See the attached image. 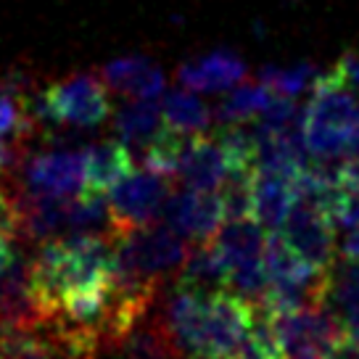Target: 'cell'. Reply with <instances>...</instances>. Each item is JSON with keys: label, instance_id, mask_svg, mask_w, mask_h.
Here are the masks:
<instances>
[{"label": "cell", "instance_id": "obj_8", "mask_svg": "<svg viewBox=\"0 0 359 359\" xmlns=\"http://www.w3.org/2000/svg\"><path fill=\"white\" fill-rule=\"evenodd\" d=\"M161 214L175 233L193 243L212 241L224 222L219 196L214 191H196V188H182L172 193Z\"/></svg>", "mask_w": 359, "mask_h": 359}, {"label": "cell", "instance_id": "obj_26", "mask_svg": "<svg viewBox=\"0 0 359 359\" xmlns=\"http://www.w3.org/2000/svg\"><path fill=\"white\" fill-rule=\"evenodd\" d=\"M16 257V251L11 248V241H6V238H0V272L8 267Z\"/></svg>", "mask_w": 359, "mask_h": 359}, {"label": "cell", "instance_id": "obj_23", "mask_svg": "<svg viewBox=\"0 0 359 359\" xmlns=\"http://www.w3.org/2000/svg\"><path fill=\"white\" fill-rule=\"evenodd\" d=\"M338 254H341V259H348V262H359V222L341 227Z\"/></svg>", "mask_w": 359, "mask_h": 359}, {"label": "cell", "instance_id": "obj_17", "mask_svg": "<svg viewBox=\"0 0 359 359\" xmlns=\"http://www.w3.org/2000/svg\"><path fill=\"white\" fill-rule=\"evenodd\" d=\"M161 103L156 101H130L127 106H122L116 116H114V133L122 140L124 146L140 148L146 151L156 135L164 130L161 127Z\"/></svg>", "mask_w": 359, "mask_h": 359}, {"label": "cell", "instance_id": "obj_7", "mask_svg": "<svg viewBox=\"0 0 359 359\" xmlns=\"http://www.w3.org/2000/svg\"><path fill=\"white\" fill-rule=\"evenodd\" d=\"M22 191L45 196H77L85 191L82 151H43L22 161Z\"/></svg>", "mask_w": 359, "mask_h": 359}, {"label": "cell", "instance_id": "obj_5", "mask_svg": "<svg viewBox=\"0 0 359 359\" xmlns=\"http://www.w3.org/2000/svg\"><path fill=\"white\" fill-rule=\"evenodd\" d=\"M45 98L58 127L72 124L95 130L111 116L109 88L95 74H72L67 79L50 82L45 85Z\"/></svg>", "mask_w": 359, "mask_h": 359}, {"label": "cell", "instance_id": "obj_10", "mask_svg": "<svg viewBox=\"0 0 359 359\" xmlns=\"http://www.w3.org/2000/svg\"><path fill=\"white\" fill-rule=\"evenodd\" d=\"M246 77L243 58L233 50H212L177 69V82L193 93H227Z\"/></svg>", "mask_w": 359, "mask_h": 359}, {"label": "cell", "instance_id": "obj_24", "mask_svg": "<svg viewBox=\"0 0 359 359\" xmlns=\"http://www.w3.org/2000/svg\"><path fill=\"white\" fill-rule=\"evenodd\" d=\"M336 72L348 85V90L359 93V53H346V56L338 61Z\"/></svg>", "mask_w": 359, "mask_h": 359}, {"label": "cell", "instance_id": "obj_13", "mask_svg": "<svg viewBox=\"0 0 359 359\" xmlns=\"http://www.w3.org/2000/svg\"><path fill=\"white\" fill-rule=\"evenodd\" d=\"M296 201V177L275 175V172H257L254 169V201L251 217L264 230H280L285 217Z\"/></svg>", "mask_w": 359, "mask_h": 359}, {"label": "cell", "instance_id": "obj_2", "mask_svg": "<svg viewBox=\"0 0 359 359\" xmlns=\"http://www.w3.org/2000/svg\"><path fill=\"white\" fill-rule=\"evenodd\" d=\"M185 238L175 233L167 222H151L143 227L114 236V269L143 280L161 283L164 275L180 269L188 257Z\"/></svg>", "mask_w": 359, "mask_h": 359}, {"label": "cell", "instance_id": "obj_1", "mask_svg": "<svg viewBox=\"0 0 359 359\" xmlns=\"http://www.w3.org/2000/svg\"><path fill=\"white\" fill-rule=\"evenodd\" d=\"M357 116V101L336 69L317 74L309 106L302 111L306 154L312 158H344Z\"/></svg>", "mask_w": 359, "mask_h": 359}, {"label": "cell", "instance_id": "obj_18", "mask_svg": "<svg viewBox=\"0 0 359 359\" xmlns=\"http://www.w3.org/2000/svg\"><path fill=\"white\" fill-rule=\"evenodd\" d=\"M161 119L164 127L180 135H198L209 130L214 114L193 90H169L161 95Z\"/></svg>", "mask_w": 359, "mask_h": 359}, {"label": "cell", "instance_id": "obj_6", "mask_svg": "<svg viewBox=\"0 0 359 359\" xmlns=\"http://www.w3.org/2000/svg\"><path fill=\"white\" fill-rule=\"evenodd\" d=\"M280 236L314 269L327 272V269L336 264V254H338L336 224L330 219V214L325 209H320L317 203L296 198L280 227Z\"/></svg>", "mask_w": 359, "mask_h": 359}, {"label": "cell", "instance_id": "obj_16", "mask_svg": "<svg viewBox=\"0 0 359 359\" xmlns=\"http://www.w3.org/2000/svg\"><path fill=\"white\" fill-rule=\"evenodd\" d=\"M177 285L191 288L198 293H219L227 291V267H224L219 251L214 241L196 243L193 251H188L185 262L180 264Z\"/></svg>", "mask_w": 359, "mask_h": 359}, {"label": "cell", "instance_id": "obj_27", "mask_svg": "<svg viewBox=\"0 0 359 359\" xmlns=\"http://www.w3.org/2000/svg\"><path fill=\"white\" fill-rule=\"evenodd\" d=\"M344 156H359V116H357V124H354V133L348 137V146Z\"/></svg>", "mask_w": 359, "mask_h": 359}, {"label": "cell", "instance_id": "obj_11", "mask_svg": "<svg viewBox=\"0 0 359 359\" xmlns=\"http://www.w3.org/2000/svg\"><path fill=\"white\" fill-rule=\"evenodd\" d=\"M101 79L106 88L127 95L130 101H156L164 95L167 85L164 72L143 56L114 58L111 64L101 69Z\"/></svg>", "mask_w": 359, "mask_h": 359}, {"label": "cell", "instance_id": "obj_20", "mask_svg": "<svg viewBox=\"0 0 359 359\" xmlns=\"http://www.w3.org/2000/svg\"><path fill=\"white\" fill-rule=\"evenodd\" d=\"M69 233H82V236H111V212H109V198L106 193L82 191L72 196L69 201Z\"/></svg>", "mask_w": 359, "mask_h": 359}, {"label": "cell", "instance_id": "obj_22", "mask_svg": "<svg viewBox=\"0 0 359 359\" xmlns=\"http://www.w3.org/2000/svg\"><path fill=\"white\" fill-rule=\"evenodd\" d=\"M0 238L19 241L22 238V214H19V196L8 191L6 182H0Z\"/></svg>", "mask_w": 359, "mask_h": 359}, {"label": "cell", "instance_id": "obj_12", "mask_svg": "<svg viewBox=\"0 0 359 359\" xmlns=\"http://www.w3.org/2000/svg\"><path fill=\"white\" fill-rule=\"evenodd\" d=\"M19 196V214H22V238L27 241H53L67 230L69 201L72 196H45V193L16 191Z\"/></svg>", "mask_w": 359, "mask_h": 359}, {"label": "cell", "instance_id": "obj_21", "mask_svg": "<svg viewBox=\"0 0 359 359\" xmlns=\"http://www.w3.org/2000/svg\"><path fill=\"white\" fill-rule=\"evenodd\" d=\"M317 79V69L312 64H293V67H264L259 72V82L272 95L296 98L306 88H312Z\"/></svg>", "mask_w": 359, "mask_h": 359}, {"label": "cell", "instance_id": "obj_9", "mask_svg": "<svg viewBox=\"0 0 359 359\" xmlns=\"http://www.w3.org/2000/svg\"><path fill=\"white\" fill-rule=\"evenodd\" d=\"M230 158L224 154L222 143L217 140V135H185L182 146L177 154V167H175V177L182 180L185 188H196V191H219L227 175H230Z\"/></svg>", "mask_w": 359, "mask_h": 359}, {"label": "cell", "instance_id": "obj_4", "mask_svg": "<svg viewBox=\"0 0 359 359\" xmlns=\"http://www.w3.org/2000/svg\"><path fill=\"white\" fill-rule=\"evenodd\" d=\"M169 196H172V177L146 167L133 169L106 193L111 212V233L122 236L127 230L156 222Z\"/></svg>", "mask_w": 359, "mask_h": 359}, {"label": "cell", "instance_id": "obj_25", "mask_svg": "<svg viewBox=\"0 0 359 359\" xmlns=\"http://www.w3.org/2000/svg\"><path fill=\"white\" fill-rule=\"evenodd\" d=\"M330 359H359V341L346 336L344 341H341V346L333 351V357Z\"/></svg>", "mask_w": 359, "mask_h": 359}, {"label": "cell", "instance_id": "obj_14", "mask_svg": "<svg viewBox=\"0 0 359 359\" xmlns=\"http://www.w3.org/2000/svg\"><path fill=\"white\" fill-rule=\"evenodd\" d=\"M133 172V151L122 140H103L85 151V191L109 193Z\"/></svg>", "mask_w": 359, "mask_h": 359}, {"label": "cell", "instance_id": "obj_3", "mask_svg": "<svg viewBox=\"0 0 359 359\" xmlns=\"http://www.w3.org/2000/svg\"><path fill=\"white\" fill-rule=\"evenodd\" d=\"M267 314L275 327L280 359H330L346 338V327L341 325L327 304H309L291 312Z\"/></svg>", "mask_w": 359, "mask_h": 359}, {"label": "cell", "instance_id": "obj_28", "mask_svg": "<svg viewBox=\"0 0 359 359\" xmlns=\"http://www.w3.org/2000/svg\"><path fill=\"white\" fill-rule=\"evenodd\" d=\"M11 164H16V156H13V151L8 146H3V143H0V172H6V169L11 167Z\"/></svg>", "mask_w": 359, "mask_h": 359}, {"label": "cell", "instance_id": "obj_19", "mask_svg": "<svg viewBox=\"0 0 359 359\" xmlns=\"http://www.w3.org/2000/svg\"><path fill=\"white\" fill-rule=\"evenodd\" d=\"M269 101H272V93L262 82H257V85L254 82H238L236 88L227 90V95L217 103L214 119L222 127L251 124L267 111Z\"/></svg>", "mask_w": 359, "mask_h": 359}, {"label": "cell", "instance_id": "obj_15", "mask_svg": "<svg viewBox=\"0 0 359 359\" xmlns=\"http://www.w3.org/2000/svg\"><path fill=\"white\" fill-rule=\"evenodd\" d=\"M325 304L346 327V336L359 341V262L344 259L330 267Z\"/></svg>", "mask_w": 359, "mask_h": 359}]
</instances>
